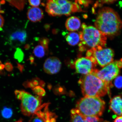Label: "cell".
I'll use <instances>...</instances> for the list:
<instances>
[{
  "mask_svg": "<svg viewBox=\"0 0 122 122\" xmlns=\"http://www.w3.org/2000/svg\"><path fill=\"white\" fill-rule=\"evenodd\" d=\"M14 58L19 62H21L23 60L24 55L22 50L20 49L17 48L14 54Z\"/></svg>",
  "mask_w": 122,
  "mask_h": 122,
  "instance_id": "22",
  "label": "cell"
},
{
  "mask_svg": "<svg viewBox=\"0 0 122 122\" xmlns=\"http://www.w3.org/2000/svg\"><path fill=\"white\" fill-rule=\"evenodd\" d=\"M23 122V120L22 119H20L18 120L17 122Z\"/></svg>",
  "mask_w": 122,
  "mask_h": 122,
  "instance_id": "31",
  "label": "cell"
},
{
  "mask_svg": "<svg viewBox=\"0 0 122 122\" xmlns=\"http://www.w3.org/2000/svg\"><path fill=\"white\" fill-rule=\"evenodd\" d=\"M8 2L11 5L14 6L19 10H22L26 3L25 0H8Z\"/></svg>",
  "mask_w": 122,
  "mask_h": 122,
  "instance_id": "19",
  "label": "cell"
},
{
  "mask_svg": "<svg viewBox=\"0 0 122 122\" xmlns=\"http://www.w3.org/2000/svg\"><path fill=\"white\" fill-rule=\"evenodd\" d=\"M110 109L117 115L122 116V98L116 96L111 99L110 102Z\"/></svg>",
  "mask_w": 122,
  "mask_h": 122,
  "instance_id": "15",
  "label": "cell"
},
{
  "mask_svg": "<svg viewBox=\"0 0 122 122\" xmlns=\"http://www.w3.org/2000/svg\"><path fill=\"white\" fill-rule=\"evenodd\" d=\"M82 31L79 32L81 42L79 44L80 48L84 45L92 48H102L106 45L107 38L96 27L92 26L82 24Z\"/></svg>",
  "mask_w": 122,
  "mask_h": 122,
  "instance_id": "3",
  "label": "cell"
},
{
  "mask_svg": "<svg viewBox=\"0 0 122 122\" xmlns=\"http://www.w3.org/2000/svg\"><path fill=\"white\" fill-rule=\"evenodd\" d=\"M0 4H1V3H0Z\"/></svg>",
  "mask_w": 122,
  "mask_h": 122,
  "instance_id": "33",
  "label": "cell"
},
{
  "mask_svg": "<svg viewBox=\"0 0 122 122\" xmlns=\"http://www.w3.org/2000/svg\"><path fill=\"white\" fill-rule=\"evenodd\" d=\"M50 41L47 38H43L39 41V45L33 50V53L35 56L39 58H42L47 54L48 52V45Z\"/></svg>",
  "mask_w": 122,
  "mask_h": 122,
  "instance_id": "12",
  "label": "cell"
},
{
  "mask_svg": "<svg viewBox=\"0 0 122 122\" xmlns=\"http://www.w3.org/2000/svg\"><path fill=\"white\" fill-rule=\"evenodd\" d=\"M105 107L104 101L99 97H84L77 102L76 109L85 117L101 116Z\"/></svg>",
  "mask_w": 122,
  "mask_h": 122,
  "instance_id": "4",
  "label": "cell"
},
{
  "mask_svg": "<svg viewBox=\"0 0 122 122\" xmlns=\"http://www.w3.org/2000/svg\"><path fill=\"white\" fill-rule=\"evenodd\" d=\"M61 63L57 57H51L46 60L44 64L43 68L46 73L49 74H57L60 71Z\"/></svg>",
  "mask_w": 122,
  "mask_h": 122,
  "instance_id": "10",
  "label": "cell"
},
{
  "mask_svg": "<svg viewBox=\"0 0 122 122\" xmlns=\"http://www.w3.org/2000/svg\"><path fill=\"white\" fill-rule=\"evenodd\" d=\"M39 84V80L35 79L31 81H27L23 84V85L25 88H33L37 86Z\"/></svg>",
  "mask_w": 122,
  "mask_h": 122,
  "instance_id": "21",
  "label": "cell"
},
{
  "mask_svg": "<svg viewBox=\"0 0 122 122\" xmlns=\"http://www.w3.org/2000/svg\"><path fill=\"white\" fill-rule=\"evenodd\" d=\"M114 122H122V116L117 117L114 120Z\"/></svg>",
  "mask_w": 122,
  "mask_h": 122,
  "instance_id": "29",
  "label": "cell"
},
{
  "mask_svg": "<svg viewBox=\"0 0 122 122\" xmlns=\"http://www.w3.org/2000/svg\"><path fill=\"white\" fill-rule=\"evenodd\" d=\"M13 111L11 108L4 107L1 111V114L3 118L9 119L13 115Z\"/></svg>",
  "mask_w": 122,
  "mask_h": 122,
  "instance_id": "20",
  "label": "cell"
},
{
  "mask_svg": "<svg viewBox=\"0 0 122 122\" xmlns=\"http://www.w3.org/2000/svg\"><path fill=\"white\" fill-rule=\"evenodd\" d=\"M103 120L97 116L85 117V122H102Z\"/></svg>",
  "mask_w": 122,
  "mask_h": 122,
  "instance_id": "23",
  "label": "cell"
},
{
  "mask_svg": "<svg viewBox=\"0 0 122 122\" xmlns=\"http://www.w3.org/2000/svg\"><path fill=\"white\" fill-rule=\"evenodd\" d=\"M35 94H37L39 97L43 96L45 94V91L43 88L40 86H37L32 88Z\"/></svg>",
  "mask_w": 122,
  "mask_h": 122,
  "instance_id": "24",
  "label": "cell"
},
{
  "mask_svg": "<svg viewBox=\"0 0 122 122\" xmlns=\"http://www.w3.org/2000/svg\"><path fill=\"white\" fill-rule=\"evenodd\" d=\"M51 10L53 16H68L71 14L81 11L80 6L76 1L75 2L65 0H53Z\"/></svg>",
  "mask_w": 122,
  "mask_h": 122,
  "instance_id": "7",
  "label": "cell"
},
{
  "mask_svg": "<svg viewBox=\"0 0 122 122\" xmlns=\"http://www.w3.org/2000/svg\"><path fill=\"white\" fill-rule=\"evenodd\" d=\"M29 122H55L49 112L43 109H39L35 112Z\"/></svg>",
  "mask_w": 122,
  "mask_h": 122,
  "instance_id": "11",
  "label": "cell"
},
{
  "mask_svg": "<svg viewBox=\"0 0 122 122\" xmlns=\"http://www.w3.org/2000/svg\"><path fill=\"white\" fill-rule=\"evenodd\" d=\"M71 122H85V117L76 109H73L71 111Z\"/></svg>",
  "mask_w": 122,
  "mask_h": 122,
  "instance_id": "18",
  "label": "cell"
},
{
  "mask_svg": "<svg viewBox=\"0 0 122 122\" xmlns=\"http://www.w3.org/2000/svg\"><path fill=\"white\" fill-rule=\"evenodd\" d=\"M27 37L26 32L24 30H19L12 33L9 37V41L12 44L18 45L25 43Z\"/></svg>",
  "mask_w": 122,
  "mask_h": 122,
  "instance_id": "13",
  "label": "cell"
},
{
  "mask_svg": "<svg viewBox=\"0 0 122 122\" xmlns=\"http://www.w3.org/2000/svg\"><path fill=\"white\" fill-rule=\"evenodd\" d=\"M66 39L69 45L75 46L77 45L80 41L79 33L72 32L69 33L66 36Z\"/></svg>",
  "mask_w": 122,
  "mask_h": 122,
  "instance_id": "17",
  "label": "cell"
},
{
  "mask_svg": "<svg viewBox=\"0 0 122 122\" xmlns=\"http://www.w3.org/2000/svg\"><path fill=\"white\" fill-rule=\"evenodd\" d=\"M122 68V61H117L111 62L101 70L95 69L93 72L104 82L110 84L111 81L118 75Z\"/></svg>",
  "mask_w": 122,
  "mask_h": 122,
  "instance_id": "8",
  "label": "cell"
},
{
  "mask_svg": "<svg viewBox=\"0 0 122 122\" xmlns=\"http://www.w3.org/2000/svg\"><path fill=\"white\" fill-rule=\"evenodd\" d=\"M1 4H4L5 3V1H1L0 2Z\"/></svg>",
  "mask_w": 122,
  "mask_h": 122,
  "instance_id": "32",
  "label": "cell"
},
{
  "mask_svg": "<svg viewBox=\"0 0 122 122\" xmlns=\"http://www.w3.org/2000/svg\"><path fill=\"white\" fill-rule=\"evenodd\" d=\"M17 67L19 69L20 71L21 72H22L23 69L24 68L23 66L22 65L20 64L19 63H17Z\"/></svg>",
  "mask_w": 122,
  "mask_h": 122,
  "instance_id": "30",
  "label": "cell"
},
{
  "mask_svg": "<svg viewBox=\"0 0 122 122\" xmlns=\"http://www.w3.org/2000/svg\"><path fill=\"white\" fill-rule=\"evenodd\" d=\"M96 65L90 58L86 57L79 58L75 62L76 72L85 75L92 72L95 69Z\"/></svg>",
  "mask_w": 122,
  "mask_h": 122,
  "instance_id": "9",
  "label": "cell"
},
{
  "mask_svg": "<svg viewBox=\"0 0 122 122\" xmlns=\"http://www.w3.org/2000/svg\"><path fill=\"white\" fill-rule=\"evenodd\" d=\"M95 24L96 28L106 36L117 34L122 26V22L118 14L108 7L99 10Z\"/></svg>",
  "mask_w": 122,
  "mask_h": 122,
  "instance_id": "1",
  "label": "cell"
},
{
  "mask_svg": "<svg viewBox=\"0 0 122 122\" xmlns=\"http://www.w3.org/2000/svg\"><path fill=\"white\" fill-rule=\"evenodd\" d=\"M5 68L7 71H11L13 70V66L11 63L9 62H7L5 65Z\"/></svg>",
  "mask_w": 122,
  "mask_h": 122,
  "instance_id": "27",
  "label": "cell"
},
{
  "mask_svg": "<svg viewBox=\"0 0 122 122\" xmlns=\"http://www.w3.org/2000/svg\"><path fill=\"white\" fill-rule=\"evenodd\" d=\"M4 23V18L0 15V30L2 28Z\"/></svg>",
  "mask_w": 122,
  "mask_h": 122,
  "instance_id": "28",
  "label": "cell"
},
{
  "mask_svg": "<svg viewBox=\"0 0 122 122\" xmlns=\"http://www.w3.org/2000/svg\"><path fill=\"white\" fill-rule=\"evenodd\" d=\"M114 84L117 88L121 89L122 88V76H119L116 78Z\"/></svg>",
  "mask_w": 122,
  "mask_h": 122,
  "instance_id": "25",
  "label": "cell"
},
{
  "mask_svg": "<svg viewBox=\"0 0 122 122\" xmlns=\"http://www.w3.org/2000/svg\"><path fill=\"white\" fill-rule=\"evenodd\" d=\"M81 25L80 20L76 16H71L67 19L65 26L67 30L74 32L78 30Z\"/></svg>",
  "mask_w": 122,
  "mask_h": 122,
  "instance_id": "16",
  "label": "cell"
},
{
  "mask_svg": "<svg viewBox=\"0 0 122 122\" xmlns=\"http://www.w3.org/2000/svg\"><path fill=\"white\" fill-rule=\"evenodd\" d=\"M44 16L42 10L37 7H30L27 11V18L32 22H39L43 18Z\"/></svg>",
  "mask_w": 122,
  "mask_h": 122,
  "instance_id": "14",
  "label": "cell"
},
{
  "mask_svg": "<svg viewBox=\"0 0 122 122\" xmlns=\"http://www.w3.org/2000/svg\"><path fill=\"white\" fill-rule=\"evenodd\" d=\"M29 3L32 7H37L40 5L41 3V1L40 0H29Z\"/></svg>",
  "mask_w": 122,
  "mask_h": 122,
  "instance_id": "26",
  "label": "cell"
},
{
  "mask_svg": "<svg viewBox=\"0 0 122 122\" xmlns=\"http://www.w3.org/2000/svg\"><path fill=\"white\" fill-rule=\"evenodd\" d=\"M79 83L84 97H99L110 93V84L104 82L93 72L82 76Z\"/></svg>",
  "mask_w": 122,
  "mask_h": 122,
  "instance_id": "2",
  "label": "cell"
},
{
  "mask_svg": "<svg viewBox=\"0 0 122 122\" xmlns=\"http://www.w3.org/2000/svg\"><path fill=\"white\" fill-rule=\"evenodd\" d=\"M86 56L96 65L104 67L113 62L114 53L111 48H92L88 50Z\"/></svg>",
  "mask_w": 122,
  "mask_h": 122,
  "instance_id": "6",
  "label": "cell"
},
{
  "mask_svg": "<svg viewBox=\"0 0 122 122\" xmlns=\"http://www.w3.org/2000/svg\"><path fill=\"white\" fill-rule=\"evenodd\" d=\"M15 93L16 98L21 101V110L24 115H33L41 106L40 97L34 96L22 90H16Z\"/></svg>",
  "mask_w": 122,
  "mask_h": 122,
  "instance_id": "5",
  "label": "cell"
}]
</instances>
